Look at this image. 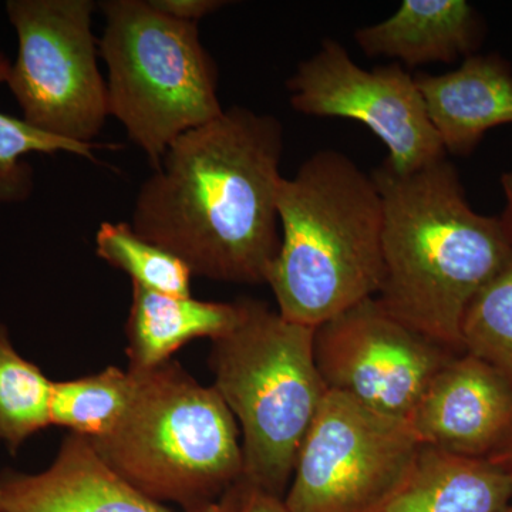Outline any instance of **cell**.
Listing matches in <instances>:
<instances>
[{"label":"cell","instance_id":"44dd1931","mask_svg":"<svg viewBox=\"0 0 512 512\" xmlns=\"http://www.w3.org/2000/svg\"><path fill=\"white\" fill-rule=\"evenodd\" d=\"M8 57L0 53V84L8 82ZM92 144H79L49 136L23 119L0 111V201H18L30 191V174L22 158L32 153L56 154L59 151L93 160Z\"/></svg>","mask_w":512,"mask_h":512},{"label":"cell","instance_id":"277c9868","mask_svg":"<svg viewBox=\"0 0 512 512\" xmlns=\"http://www.w3.org/2000/svg\"><path fill=\"white\" fill-rule=\"evenodd\" d=\"M133 373L136 393L126 414L107 436L89 439L94 450L160 503L185 512L217 503L244 476L234 414L212 384L202 386L173 360Z\"/></svg>","mask_w":512,"mask_h":512},{"label":"cell","instance_id":"484cf974","mask_svg":"<svg viewBox=\"0 0 512 512\" xmlns=\"http://www.w3.org/2000/svg\"><path fill=\"white\" fill-rule=\"evenodd\" d=\"M501 512H512V505H507V507H505Z\"/></svg>","mask_w":512,"mask_h":512},{"label":"cell","instance_id":"7402d4cb","mask_svg":"<svg viewBox=\"0 0 512 512\" xmlns=\"http://www.w3.org/2000/svg\"><path fill=\"white\" fill-rule=\"evenodd\" d=\"M150 3L164 15L190 23H198L225 5L220 0H150Z\"/></svg>","mask_w":512,"mask_h":512},{"label":"cell","instance_id":"4fadbf2b","mask_svg":"<svg viewBox=\"0 0 512 512\" xmlns=\"http://www.w3.org/2000/svg\"><path fill=\"white\" fill-rule=\"evenodd\" d=\"M414 79L446 153L468 156L488 130L512 124V69L503 57L473 55L453 72Z\"/></svg>","mask_w":512,"mask_h":512},{"label":"cell","instance_id":"8fae6325","mask_svg":"<svg viewBox=\"0 0 512 512\" xmlns=\"http://www.w3.org/2000/svg\"><path fill=\"white\" fill-rule=\"evenodd\" d=\"M409 424L423 447L487 460L512 429V384L483 360L461 353L431 380Z\"/></svg>","mask_w":512,"mask_h":512},{"label":"cell","instance_id":"8992f818","mask_svg":"<svg viewBox=\"0 0 512 512\" xmlns=\"http://www.w3.org/2000/svg\"><path fill=\"white\" fill-rule=\"evenodd\" d=\"M100 8L110 116L156 168L178 137L224 113L217 64L198 23L170 18L150 0H107Z\"/></svg>","mask_w":512,"mask_h":512},{"label":"cell","instance_id":"5bb4252c","mask_svg":"<svg viewBox=\"0 0 512 512\" xmlns=\"http://www.w3.org/2000/svg\"><path fill=\"white\" fill-rule=\"evenodd\" d=\"M355 39L370 57L399 59L409 66L451 63L473 56L481 20L464 0H404L389 18L356 30Z\"/></svg>","mask_w":512,"mask_h":512},{"label":"cell","instance_id":"e0dca14e","mask_svg":"<svg viewBox=\"0 0 512 512\" xmlns=\"http://www.w3.org/2000/svg\"><path fill=\"white\" fill-rule=\"evenodd\" d=\"M136 387V375L117 366L96 375L53 382L52 426L90 440L107 436L126 414Z\"/></svg>","mask_w":512,"mask_h":512},{"label":"cell","instance_id":"603a6c76","mask_svg":"<svg viewBox=\"0 0 512 512\" xmlns=\"http://www.w3.org/2000/svg\"><path fill=\"white\" fill-rule=\"evenodd\" d=\"M242 483V481H241ZM237 512H291L284 498L255 490L242 483L241 500Z\"/></svg>","mask_w":512,"mask_h":512},{"label":"cell","instance_id":"6da1fadb","mask_svg":"<svg viewBox=\"0 0 512 512\" xmlns=\"http://www.w3.org/2000/svg\"><path fill=\"white\" fill-rule=\"evenodd\" d=\"M284 127L234 106L171 144L138 191L130 225L192 276L266 284L281 247Z\"/></svg>","mask_w":512,"mask_h":512},{"label":"cell","instance_id":"9a60e30c","mask_svg":"<svg viewBox=\"0 0 512 512\" xmlns=\"http://www.w3.org/2000/svg\"><path fill=\"white\" fill-rule=\"evenodd\" d=\"M512 480L488 460L421 448L407 477L372 512H501Z\"/></svg>","mask_w":512,"mask_h":512},{"label":"cell","instance_id":"ac0fdd59","mask_svg":"<svg viewBox=\"0 0 512 512\" xmlns=\"http://www.w3.org/2000/svg\"><path fill=\"white\" fill-rule=\"evenodd\" d=\"M53 382L13 346L0 325V444L16 454L39 431L52 426Z\"/></svg>","mask_w":512,"mask_h":512},{"label":"cell","instance_id":"3957f363","mask_svg":"<svg viewBox=\"0 0 512 512\" xmlns=\"http://www.w3.org/2000/svg\"><path fill=\"white\" fill-rule=\"evenodd\" d=\"M278 214L281 247L266 284L285 319L316 328L375 298L383 201L372 174L340 151H318L282 180Z\"/></svg>","mask_w":512,"mask_h":512},{"label":"cell","instance_id":"2e32d148","mask_svg":"<svg viewBox=\"0 0 512 512\" xmlns=\"http://www.w3.org/2000/svg\"><path fill=\"white\" fill-rule=\"evenodd\" d=\"M239 301L207 302L133 284L126 323L128 370L147 372L195 339H215L237 325Z\"/></svg>","mask_w":512,"mask_h":512},{"label":"cell","instance_id":"7a4b0ae2","mask_svg":"<svg viewBox=\"0 0 512 512\" xmlns=\"http://www.w3.org/2000/svg\"><path fill=\"white\" fill-rule=\"evenodd\" d=\"M372 177L383 201L376 298L394 318L461 355L468 306L512 261L508 229L471 208L447 158L409 174L383 163Z\"/></svg>","mask_w":512,"mask_h":512},{"label":"cell","instance_id":"ba28073f","mask_svg":"<svg viewBox=\"0 0 512 512\" xmlns=\"http://www.w3.org/2000/svg\"><path fill=\"white\" fill-rule=\"evenodd\" d=\"M421 446L407 421L328 392L284 501L291 512H372L412 470Z\"/></svg>","mask_w":512,"mask_h":512},{"label":"cell","instance_id":"4316f807","mask_svg":"<svg viewBox=\"0 0 512 512\" xmlns=\"http://www.w3.org/2000/svg\"><path fill=\"white\" fill-rule=\"evenodd\" d=\"M0 512H3L2 508H0Z\"/></svg>","mask_w":512,"mask_h":512},{"label":"cell","instance_id":"52a82bcc","mask_svg":"<svg viewBox=\"0 0 512 512\" xmlns=\"http://www.w3.org/2000/svg\"><path fill=\"white\" fill-rule=\"evenodd\" d=\"M94 9L92 0L6 3L18 35V56L6 83L23 120L79 144H92L110 116L107 83L97 66Z\"/></svg>","mask_w":512,"mask_h":512},{"label":"cell","instance_id":"d6986e66","mask_svg":"<svg viewBox=\"0 0 512 512\" xmlns=\"http://www.w3.org/2000/svg\"><path fill=\"white\" fill-rule=\"evenodd\" d=\"M96 254L126 272L134 285L165 295L190 296L192 274L180 258L138 237L128 222H103Z\"/></svg>","mask_w":512,"mask_h":512},{"label":"cell","instance_id":"d4e9b609","mask_svg":"<svg viewBox=\"0 0 512 512\" xmlns=\"http://www.w3.org/2000/svg\"><path fill=\"white\" fill-rule=\"evenodd\" d=\"M501 185H503V191L505 200H507V207H505L504 215L501 220L504 221L505 227L508 229V234L512 239V171L505 173L501 177Z\"/></svg>","mask_w":512,"mask_h":512},{"label":"cell","instance_id":"ffe728a7","mask_svg":"<svg viewBox=\"0 0 512 512\" xmlns=\"http://www.w3.org/2000/svg\"><path fill=\"white\" fill-rule=\"evenodd\" d=\"M461 340L464 353L483 360L512 384V261L468 306Z\"/></svg>","mask_w":512,"mask_h":512},{"label":"cell","instance_id":"cb8c5ba5","mask_svg":"<svg viewBox=\"0 0 512 512\" xmlns=\"http://www.w3.org/2000/svg\"><path fill=\"white\" fill-rule=\"evenodd\" d=\"M487 460L500 468L501 471H504L512 480V429L507 439L501 443V446Z\"/></svg>","mask_w":512,"mask_h":512},{"label":"cell","instance_id":"5b68a950","mask_svg":"<svg viewBox=\"0 0 512 512\" xmlns=\"http://www.w3.org/2000/svg\"><path fill=\"white\" fill-rule=\"evenodd\" d=\"M237 325L211 340L214 389L242 434V483L284 498L306 434L328 390L313 356L315 328L239 299Z\"/></svg>","mask_w":512,"mask_h":512},{"label":"cell","instance_id":"9c48e42d","mask_svg":"<svg viewBox=\"0 0 512 512\" xmlns=\"http://www.w3.org/2000/svg\"><path fill=\"white\" fill-rule=\"evenodd\" d=\"M369 298L316 326L313 356L328 392L409 423L434 376L456 356Z\"/></svg>","mask_w":512,"mask_h":512},{"label":"cell","instance_id":"30bf717a","mask_svg":"<svg viewBox=\"0 0 512 512\" xmlns=\"http://www.w3.org/2000/svg\"><path fill=\"white\" fill-rule=\"evenodd\" d=\"M288 90L299 113L365 124L389 151L384 163L394 173H414L447 156L416 79L399 64L362 69L345 46L326 39L298 64Z\"/></svg>","mask_w":512,"mask_h":512},{"label":"cell","instance_id":"7c38bea8","mask_svg":"<svg viewBox=\"0 0 512 512\" xmlns=\"http://www.w3.org/2000/svg\"><path fill=\"white\" fill-rule=\"evenodd\" d=\"M242 483L197 512H237ZM3 512H178L141 493L111 470L87 437L69 433L46 470L0 473ZM185 512V511H183Z\"/></svg>","mask_w":512,"mask_h":512}]
</instances>
